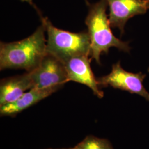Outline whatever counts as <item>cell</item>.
<instances>
[{"instance_id": "9c48e42d", "label": "cell", "mask_w": 149, "mask_h": 149, "mask_svg": "<svg viewBox=\"0 0 149 149\" xmlns=\"http://www.w3.org/2000/svg\"><path fill=\"white\" fill-rule=\"evenodd\" d=\"M33 88L29 72L2 79L0 84V106L16 101L26 91Z\"/></svg>"}, {"instance_id": "277c9868", "label": "cell", "mask_w": 149, "mask_h": 149, "mask_svg": "<svg viewBox=\"0 0 149 149\" xmlns=\"http://www.w3.org/2000/svg\"><path fill=\"white\" fill-rule=\"evenodd\" d=\"M146 74L129 72L123 69L120 61L113 65L112 71L107 75L97 79L100 87L111 86L114 88L138 94L149 101V92L145 89L143 81Z\"/></svg>"}, {"instance_id": "4fadbf2b", "label": "cell", "mask_w": 149, "mask_h": 149, "mask_svg": "<svg viewBox=\"0 0 149 149\" xmlns=\"http://www.w3.org/2000/svg\"><path fill=\"white\" fill-rule=\"evenodd\" d=\"M80 149L77 145L75 146V147H74V148H71V149Z\"/></svg>"}, {"instance_id": "7a4b0ae2", "label": "cell", "mask_w": 149, "mask_h": 149, "mask_svg": "<svg viewBox=\"0 0 149 149\" xmlns=\"http://www.w3.org/2000/svg\"><path fill=\"white\" fill-rule=\"evenodd\" d=\"M107 0H100L90 5L86 18L90 39L91 57L100 65L101 54L108 53L111 48L115 47L125 52H129L131 49L128 42L122 41L113 34L107 15Z\"/></svg>"}, {"instance_id": "30bf717a", "label": "cell", "mask_w": 149, "mask_h": 149, "mask_svg": "<svg viewBox=\"0 0 149 149\" xmlns=\"http://www.w3.org/2000/svg\"><path fill=\"white\" fill-rule=\"evenodd\" d=\"M77 146L80 149H114L108 140L98 138L92 135L86 137Z\"/></svg>"}, {"instance_id": "52a82bcc", "label": "cell", "mask_w": 149, "mask_h": 149, "mask_svg": "<svg viewBox=\"0 0 149 149\" xmlns=\"http://www.w3.org/2000/svg\"><path fill=\"white\" fill-rule=\"evenodd\" d=\"M89 55H79L73 57L64 63L69 81H74L89 87L94 95L102 98L104 93L100 90L97 79L90 66L91 58Z\"/></svg>"}, {"instance_id": "8992f818", "label": "cell", "mask_w": 149, "mask_h": 149, "mask_svg": "<svg viewBox=\"0 0 149 149\" xmlns=\"http://www.w3.org/2000/svg\"><path fill=\"white\" fill-rule=\"evenodd\" d=\"M109 9V21L112 28L121 33L128 20L134 16L143 15L149 10V0H107Z\"/></svg>"}, {"instance_id": "5bb4252c", "label": "cell", "mask_w": 149, "mask_h": 149, "mask_svg": "<svg viewBox=\"0 0 149 149\" xmlns=\"http://www.w3.org/2000/svg\"><path fill=\"white\" fill-rule=\"evenodd\" d=\"M148 72H149V68L148 69Z\"/></svg>"}, {"instance_id": "3957f363", "label": "cell", "mask_w": 149, "mask_h": 149, "mask_svg": "<svg viewBox=\"0 0 149 149\" xmlns=\"http://www.w3.org/2000/svg\"><path fill=\"white\" fill-rule=\"evenodd\" d=\"M44 24L48 39L47 51L63 64L70 59L79 55L91 56V43L88 32L72 33L54 27L47 17L37 11Z\"/></svg>"}, {"instance_id": "6da1fadb", "label": "cell", "mask_w": 149, "mask_h": 149, "mask_svg": "<svg viewBox=\"0 0 149 149\" xmlns=\"http://www.w3.org/2000/svg\"><path fill=\"white\" fill-rule=\"evenodd\" d=\"M46 29L43 23L29 37L11 43H0V70L35 69L47 54Z\"/></svg>"}, {"instance_id": "8fae6325", "label": "cell", "mask_w": 149, "mask_h": 149, "mask_svg": "<svg viewBox=\"0 0 149 149\" xmlns=\"http://www.w3.org/2000/svg\"><path fill=\"white\" fill-rule=\"evenodd\" d=\"M19 1H21L22 2H27L28 4H29L30 5L32 6L33 7H34V8H35L37 11L38 10H39L37 7H36V6L34 5L33 0H19Z\"/></svg>"}, {"instance_id": "ba28073f", "label": "cell", "mask_w": 149, "mask_h": 149, "mask_svg": "<svg viewBox=\"0 0 149 149\" xmlns=\"http://www.w3.org/2000/svg\"><path fill=\"white\" fill-rule=\"evenodd\" d=\"M63 86H55L45 88H33L25 92L16 101L0 106L1 116L14 117L23 111L48 97Z\"/></svg>"}, {"instance_id": "7c38bea8", "label": "cell", "mask_w": 149, "mask_h": 149, "mask_svg": "<svg viewBox=\"0 0 149 149\" xmlns=\"http://www.w3.org/2000/svg\"><path fill=\"white\" fill-rule=\"evenodd\" d=\"M85 1L87 5L88 6L90 5V3H89V2H88V0H85Z\"/></svg>"}, {"instance_id": "5b68a950", "label": "cell", "mask_w": 149, "mask_h": 149, "mask_svg": "<svg viewBox=\"0 0 149 149\" xmlns=\"http://www.w3.org/2000/svg\"><path fill=\"white\" fill-rule=\"evenodd\" d=\"M29 72L33 88L63 86L69 82L64 64L50 54L47 53L37 67Z\"/></svg>"}]
</instances>
